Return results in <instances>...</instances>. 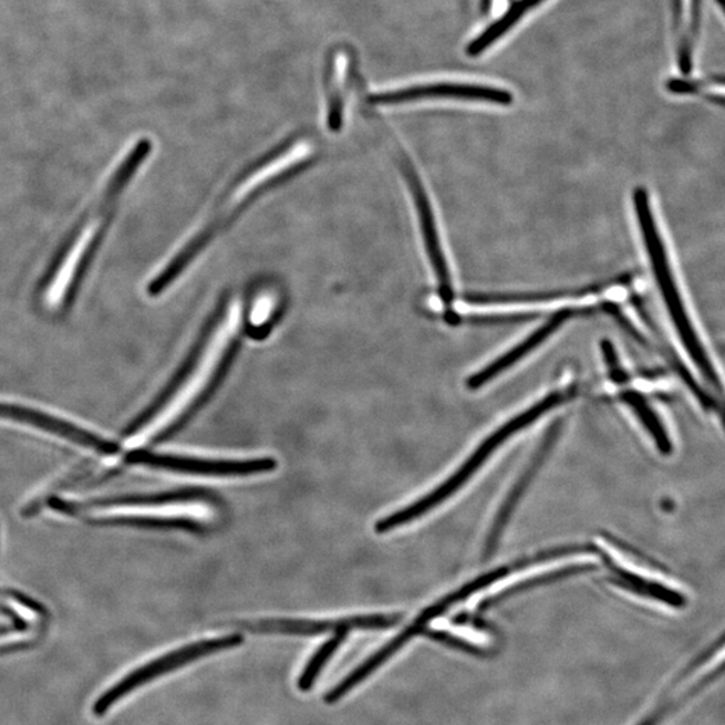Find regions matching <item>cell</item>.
I'll use <instances>...</instances> for the list:
<instances>
[{"mask_svg": "<svg viewBox=\"0 0 725 725\" xmlns=\"http://www.w3.org/2000/svg\"><path fill=\"white\" fill-rule=\"evenodd\" d=\"M401 615L374 614L340 618V620H262L244 623L249 632L260 634L318 635L350 630H381L398 625Z\"/></svg>", "mask_w": 725, "mask_h": 725, "instance_id": "ba28073f", "label": "cell"}, {"mask_svg": "<svg viewBox=\"0 0 725 725\" xmlns=\"http://www.w3.org/2000/svg\"><path fill=\"white\" fill-rule=\"evenodd\" d=\"M308 147L282 149V153L269 157L265 163L258 164L253 172L246 174L244 179H241V182H239L235 187V190H232L229 199L226 200V204L222 205V207H219L216 217H214V219L206 225L205 229L200 230L191 241H188L183 246L179 253H176L173 257V260L160 270V281L167 283V286H172V283H174L176 279L185 272L188 265L195 260V257L200 253L207 242L210 241L214 232H216L219 225H222L224 220L227 218V214L235 211L245 200L253 198V195L257 191H260L265 186L269 185L270 182L277 180L288 172L298 168L301 163H304V160L308 159Z\"/></svg>", "mask_w": 725, "mask_h": 725, "instance_id": "3957f363", "label": "cell"}, {"mask_svg": "<svg viewBox=\"0 0 725 725\" xmlns=\"http://www.w3.org/2000/svg\"><path fill=\"white\" fill-rule=\"evenodd\" d=\"M244 635L230 634L220 636V639L205 640L195 642V644L176 649V651L164 654L159 659L147 662V664L137 667L120 679L116 684L110 686L104 693H101L96 703L93 704L92 712L96 717H103L108 711L132 692L142 688L143 685L149 684L151 681L164 676V674L180 670L182 666L190 662L205 659L207 655L229 651L244 644Z\"/></svg>", "mask_w": 725, "mask_h": 725, "instance_id": "5b68a950", "label": "cell"}, {"mask_svg": "<svg viewBox=\"0 0 725 725\" xmlns=\"http://www.w3.org/2000/svg\"><path fill=\"white\" fill-rule=\"evenodd\" d=\"M716 673H710L707 677L700 680L695 686H691V688L686 691L684 695H681L676 698H670L667 702L660 705V707L655 710L651 716L646 717L645 721L639 725H659L667 715L672 714L674 708H679L681 704H684L685 702H688L690 698L695 697L697 693L702 692L705 686L714 681Z\"/></svg>", "mask_w": 725, "mask_h": 725, "instance_id": "ffe728a7", "label": "cell"}, {"mask_svg": "<svg viewBox=\"0 0 725 725\" xmlns=\"http://www.w3.org/2000/svg\"><path fill=\"white\" fill-rule=\"evenodd\" d=\"M91 525L105 527H134L147 529H175L191 534H201L205 526L186 517H111V519L90 520Z\"/></svg>", "mask_w": 725, "mask_h": 725, "instance_id": "2e32d148", "label": "cell"}, {"mask_svg": "<svg viewBox=\"0 0 725 725\" xmlns=\"http://www.w3.org/2000/svg\"><path fill=\"white\" fill-rule=\"evenodd\" d=\"M435 99L484 101V103L500 105H509L514 101L512 94L507 91L495 90V87L441 82V84L412 86L406 87V90L372 94L370 103L390 105Z\"/></svg>", "mask_w": 725, "mask_h": 725, "instance_id": "8fae6325", "label": "cell"}, {"mask_svg": "<svg viewBox=\"0 0 725 725\" xmlns=\"http://www.w3.org/2000/svg\"><path fill=\"white\" fill-rule=\"evenodd\" d=\"M572 317L573 312L571 309H565V311L555 313L545 325L539 327L538 330L531 333V335L522 340L521 343L514 346L512 350H509L499 359H496V361L491 362L487 367L476 372L475 375L470 376V380L466 382V384H468L469 389L477 390L483 387L484 384L494 381L495 377L499 376L510 367H514V365L517 362H520L521 359H525L529 352L535 351L538 346L543 344L546 340L550 339L553 333Z\"/></svg>", "mask_w": 725, "mask_h": 725, "instance_id": "4fadbf2b", "label": "cell"}, {"mask_svg": "<svg viewBox=\"0 0 725 725\" xmlns=\"http://www.w3.org/2000/svg\"><path fill=\"white\" fill-rule=\"evenodd\" d=\"M488 584L487 578H480L475 580L470 584H466L465 588L453 592V594L447 595L444 599H441L439 602L432 604L431 608L422 611L412 625H408L403 632L395 636L394 640H391L387 645H384L380 651L374 655H371L370 659L365 660L361 666H358L354 672H351L342 683H339L335 688L325 695L327 704H335L339 700H342L346 693L355 688L356 685L363 683L370 674L374 673L376 670L387 662L391 657H394L396 653L401 651L403 646H406L410 641L415 639V636L425 633L428 623H431L435 618H438L446 613L447 610L457 604L458 602L464 601L485 586Z\"/></svg>", "mask_w": 725, "mask_h": 725, "instance_id": "8992f818", "label": "cell"}, {"mask_svg": "<svg viewBox=\"0 0 725 725\" xmlns=\"http://www.w3.org/2000/svg\"><path fill=\"white\" fill-rule=\"evenodd\" d=\"M125 462L132 465L148 466V468L164 469L185 475L216 476V477H246L261 475L277 469L275 458L245 459V462H219V459H204L182 456H166L147 450L131 452Z\"/></svg>", "mask_w": 725, "mask_h": 725, "instance_id": "52a82bcc", "label": "cell"}, {"mask_svg": "<svg viewBox=\"0 0 725 725\" xmlns=\"http://www.w3.org/2000/svg\"><path fill=\"white\" fill-rule=\"evenodd\" d=\"M346 635H349V632H336L332 639L328 640L325 644L314 653L313 657L309 660L305 670L301 673L299 680L300 691L309 692L312 690L314 681H317L321 671L324 670L327 662L330 661L333 657V654L336 653L338 649L342 646Z\"/></svg>", "mask_w": 725, "mask_h": 725, "instance_id": "ac0fdd59", "label": "cell"}, {"mask_svg": "<svg viewBox=\"0 0 725 725\" xmlns=\"http://www.w3.org/2000/svg\"><path fill=\"white\" fill-rule=\"evenodd\" d=\"M541 2H545V0H517V2L510 6L506 14L500 19H497L494 24H490L480 37H477L476 40L470 43L468 49H466V53L470 56L480 55L484 50L494 45V43L506 34L509 29H512L529 10L536 8V6Z\"/></svg>", "mask_w": 725, "mask_h": 725, "instance_id": "9a60e30c", "label": "cell"}, {"mask_svg": "<svg viewBox=\"0 0 725 725\" xmlns=\"http://www.w3.org/2000/svg\"><path fill=\"white\" fill-rule=\"evenodd\" d=\"M345 64V54L338 52L331 55L325 66L327 124L333 132L343 125Z\"/></svg>", "mask_w": 725, "mask_h": 725, "instance_id": "5bb4252c", "label": "cell"}, {"mask_svg": "<svg viewBox=\"0 0 725 725\" xmlns=\"http://www.w3.org/2000/svg\"><path fill=\"white\" fill-rule=\"evenodd\" d=\"M151 151H153V143L149 138H141L132 145L110 176L104 190H101L62 246L42 286V304L50 311L61 309L71 300L75 287L92 260L94 250L108 229L118 200L122 199L123 193L127 190L130 182L134 179L138 169L148 159Z\"/></svg>", "mask_w": 725, "mask_h": 725, "instance_id": "6da1fadb", "label": "cell"}, {"mask_svg": "<svg viewBox=\"0 0 725 725\" xmlns=\"http://www.w3.org/2000/svg\"><path fill=\"white\" fill-rule=\"evenodd\" d=\"M206 501L217 504L219 503L218 496L213 491L200 488H185L168 491H160V494L151 495H131V496H116L106 497V499H94L90 501L74 503L61 499H50L49 506L56 510V512L65 514L69 516H80L91 509H103L113 507H144V506H167V504L175 503H193Z\"/></svg>", "mask_w": 725, "mask_h": 725, "instance_id": "7c38bea8", "label": "cell"}, {"mask_svg": "<svg viewBox=\"0 0 725 725\" xmlns=\"http://www.w3.org/2000/svg\"><path fill=\"white\" fill-rule=\"evenodd\" d=\"M0 418L19 422V424L41 428V431L54 434L56 437L65 438L69 443L87 447L100 454H117L120 446L110 439L101 438L100 435L86 432L85 428L71 424L61 418L54 417L37 410L12 403L0 402Z\"/></svg>", "mask_w": 725, "mask_h": 725, "instance_id": "30bf717a", "label": "cell"}, {"mask_svg": "<svg viewBox=\"0 0 725 725\" xmlns=\"http://www.w3.org/2000/svg\"><path fill=\"white\" fill-rule=\"evenodd\" d=\"M602 351L604 359H607L611 377H613V380L617 382H622L625 380V372H623L620 362H618L614 346L604 340V342H602Z\"/></svg>", "mask_w": 725, "mask_h": 725, "instance_id": "44dd1931", "label": "cell"}, {"mask_svg": "<svg viewBox=\"0 0 725 725\" xmlns=\"http://www.w3.org/2000/svg\"><path fill=\"white\" fill-rule=\"evenodd\" d=\"M565 398L566 396L562 393H552L546 396V400L540 401L531 408H528L526 413L517 415L516 418L508 422L507 425H504L494 435H490V437L472 454L468 462L454 473L449 480L445 481L437 489L431 491L427 496L422 497L417 503L412 504V506L403 508L398 510V512L384 517V519L377 521L375 525V532L380 535L387 534L393 531V529L407 525L410 521L420 519L421 516L437 508L441 503L449 499L452 495L456 494V491L462 488L473 475H475L477 469L481 468L485 459L496 450V447H499L504 444V441L512 437V435L521 431V428L531 425L532 422L540 417V415L550 412L552 407L558 406Z\"/></svg>", "mask_w": 725, "mask_h": 725, "instance_id": "277c9868", "label": "cell"}, {"mask_svg": "<svg viewBox=\"0 0 725 725\" xmlns=\"http://www.w3.org/2000/svg\"><path fill=\"white\" fill-rule=\"evenodd\" d=\"M622 400L628 403L630 407L633 408L636 417L642 421V424L646 427L649 433H652L655 444L664 453L671 450V443L667 439L664 432V427L660 424L657 415L653 413V410L649 407L648 403L641 395L635 393H626L622 395Z\"/></svg>", "mask_w": 725, "mask_h": 725, "instance_id": "d6986e66", "label": "cell"}, {"mask_svg": "<svg viewBox=\"0 0 725 725\" xmlns=\"http://www.w3.org/2000/svg\"><path fill=\"white\" fill-rule=\"evenodd\" d=\"M402 163L403 173L406 175L410 191H412L415 207H417L421 230L422 235H424L428 260H431L434 275L437 277L439 296L445 304L449 307L454 300L452 277L449 267H447L443 245H441L439 241L431 200H428L425 188L422 186L421 179L418 178L417 173H415L412 164H410L408 160H402Z\"/></svg>", "mask_w": 725, "mask_h": 725, "instance_id": "9c48e42d", "label": "cell"}, {"mask_svg": "<svg viewBox=\"0 0 725 725\" xmlns=\"http://www.w3.org/2000/svg\"><path fill=\"white\" fill-rule=\"evenodd\" d=\"M633 201L649 260H651L653 267L655 281L659 283L660 292L662 298H664L674 328H676L681 342H683L686 352H688L692 361L695 362L698 371L707 377L708 382L718 386L716 371L712 367L702 342H700L696 335V331L693 330L683 299H681L679 293L676 281L673 279L670 262H667L665 246L660 238L657 225H655L652 207L649 205L648 194L644 188H635Z\"/></svg>", "mask_w": 725, "mask_h": 725, "instance_id": "7a4b0ae2", "label": "cell"}, {"mask_svg": "<svg viewBox=\"0 0 725 725\" xmlns=\"http://www.w3.org/2000/svg\"><path fill=\"white\" fill-rule=\"evenodd\" d=\"M615 580L617 584H621L622 588L632 590L636 592V594L659 599V601L671 604V607L680 608L684 604V598L677 594V592L666 589L664 586L653 583L651 580L635 576V573L626 570H615Z\"/></svg>", "mask_w": 725, "mask_h": 725, "instance_id": "e0dca14e", "label": "cell"}]
</instances>
